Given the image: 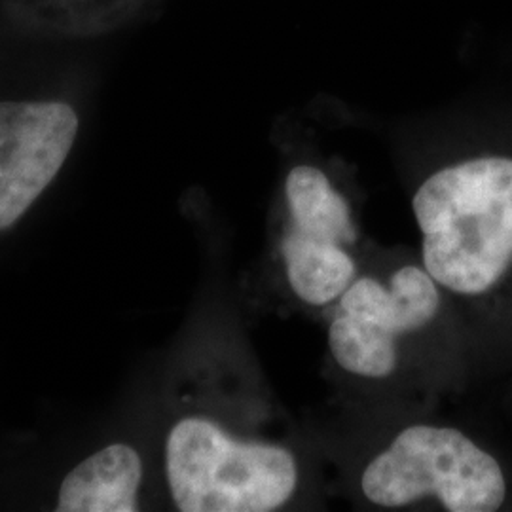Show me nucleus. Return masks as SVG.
<instances>
[{
    "label": "nucleus",
    "mask_w": 512,
    "mask_h": 512,
    "mask_svg": "<svg viewBox=\"0 0 512 512\" xmlns=\"http://www.w3.org/2000/svg\"><path fill=\"white\" fill-rule=\"evenodd\" d=\"M423 268L465 298L495 293L512 274V154L446 165L412 200Z\"/></svg>",
    "instance_id": "nucleus-1"
},
{
    "label": "nucleus",
    "mask_w": 512,
    "mask_h": 512,
    "mask_svg": "<svg viewBox=\"0 0 512 512\" xmlns=\"http://www.w3.org/2000/svg\"><path fill=\"white\" fill-rule=\"evenodd\" d=\"M165 471L183 512H272L298 488L293 452L230 437L215 421L184 418L165 444Z\"/></svg>",
    "instance_id": "nucleus-2"
},
{
    "label": "nucleus",
    "mask_w": 512,
    "mask_h": 512,
    "mask_svg": "<svg viewBox=\"0 0 512 512\" xmlns=\"http://www.w3.org/2000/svg\"><path fill=\"white\" fill-rule=\"evenodd\" d=\"M361 490L387 509L433 497L444 511L494 512L509 486L501 463L459 429L412 425L366 465Z\"/></svg>",
    "instance_id": "nucleus-3"
},
{
    "label": "nucleus",
    "mask_w": 512,
    "mask_h": 512,
    "mask_svg": "<svg viewBox=\"0 0 512 512\" xmlns=\"http://www.w3.org/2000/svg\"><path fill=\"white\" fill-rule=\"evenodd\" d=\"M78 133L73 107L0 103V230L14 226L65 164Z\"/></svg>",
    "instance_id": "nucleus-4"
},
{
    "label": "nucleus",
    "mask_w": 512,
    "mask_h": 512,
    "mask_svg": "<svg viewBox=\"0 0 512 512\" xmlns=\"http://www.w3.org/2000/svg\"><path fill=\"white\" fill-rule=\"evenodd\" d=\"M439 310V283L420 266H403L387 287L374 277H355L340 296V311L397 342L427 327Z\"/></svg>",
    "instance_id": "nucleus-5"
},
{
    "label": "nucleus",
    "mask_w": 512,
    "mask_h": 512,
    "mask_svg": "<svg viewBox=\"0 0 512 512\" xmlns=\"http://www.w3.org/2000/svg\"><path fill=\"white\" fill-rule=\"evenodd\" d=\"M143 478L139 454L126 444H112L71 471L61 484L57 511L135 512Z\"/></svg>",
    "instance_id": "nucleus-6"
},
{
    "label": "nucleus",
    "mask_w": 512,
    "mask_h": 512,
    "mask_svg": "<svg viewBox=\"0 0 512 512\" xmlns=\"http://www.w3.org/2000/svg\"><path fill=\"white\" fill-rule=\"evenodd\" d=\"M285 198L289 207V230L342 247L357 241L349 203L321 169L313 165L291 169L285 181Z\"/></svg>",
    "instance_id": "nucleus-7"
},
{
    "label": "nucleus",
    "mask_w": 512,
    "mask_h": 512,
    "mask_svg": "<svg viewBox=\"0 0 512 512\" xmlns=\"http://www.w3.org/2000/svg\"><path fill=\"white\" fill-rule=\"evenodd\" d=\"M281 256L293 293L315 308L332 304L357 277L348 247L306 238L289 228L281 239Z\"/></svg>",
    "instance_id": "nucleus-8"
},
{
    "label": "nucleus",
    "mask_w": 512,
    "mask_h": 512,
    "mask_svg": "<svg viewBox=\"0 0 512 512\" xmlns=\"http://www.w3.org/2000/svg\"><path fill=\"white\" fill-rule=\"evenodd\" d=\"M329 348L334 361L349 374L384 380L399 365V342L366 329L363 323L340 311L329 327Z\"/></svg>",
    "instance_id": "nucleus-9"
}]
</instances>
